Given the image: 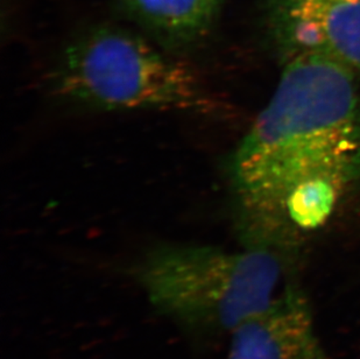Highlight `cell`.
<instances>
[{"instance_id": "cell-6", "label": "cell", "mask_w": 360, "mask_h": 359, "mask_svg": "<svg viewBox=\"0 0 360 359\" xmlns=\"http://www.w3.org/2000/svg\"><path fill=\"white\" fill-rule=\"evenodd\" d=\"M124 13L173 54L191 51L210 34L224 0H118Z\"/></svg>"}, {"instance_id": "cell-1", "label": "cell", "mask_w": 360, "mask_h": 359, "mask_svg": "<svg viewBox=\"0 0 360 359\" xmlns=\"http://www.w3.org/2000/svg\"><path fill=\"white\" fill-rule=\"evenodd\" d=\"M354 73L297 55L230 163L245 248L288 266L302 234L326 224L360 179V99Z\"/></svg>"}, {"instance_id": "cell-7", "label": "cell", "mask_w": 360, "mask_h": 359, "mask_svg": "<svg viewBox=\"0 0 360 359\" xmlns=\"http://www.w3.org/2000/svg\"><path fill=\"white\" fill-rule=\"evenodd\" d=\"M356 1H360V0H356Z\"/></svg>"}, {"instance_id": "cell-3", "label": "cell", "mask_w": 360, "mask_h": 359, "mask_svg": "<svg viewBox=\"0 0 360 359\" xmlns=\"http://www.w3.org/2000/svg\"><path fill=\"white\" fill-rule=\"evenodd\" d=\"M285 270L283 259L269 250L165 243L148 248L132 275L160 315L207 339L230 335L269 308Z\"/></svg>"}, {"instance_id": "cell-5", "label": "cell", "mask_w": 360, "mask_h": 359, "mask_svg": "<svg viewBox=\"0 0 360 359\" xmlns=\"http://www.w3.org/2000/svg\"><path fill=\"white\" fill-rule=\"evenodd\" d=\"M226 359H330L306 293L290 284L230 334Z\"/></svg>"}, {"instance_id": "cell-2", "label": "cell", "mask_w": 360, "mask_h": 359, "mask_svg": "<svg viewBox=\"0 0 360 359\" xmlns=\"http://www.w3.org/2000/svg\"><path fill=\"white\" fill-rule=\"evenodd\" d=\"M49 82L58 99L91 110H165L211 118L226 110L194 67L115 26L102 25L70 41Z\"/></svg>"}, {"instance_id": "cell-4", "label": "cell", "mask_w": 360, "mask_h": 359, "mask_svg": "<svg viewBox=\"0 0 360 359\" xmlns=\"http://www.w3.org/2000/svg\"><path fill=\"white\" fill-rule=\"evenodd\" d=\"M271 20L290 58L317 55L360 76V1L273 0Z\"/></svg>"}]
</instances>
